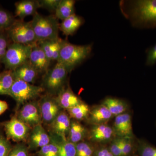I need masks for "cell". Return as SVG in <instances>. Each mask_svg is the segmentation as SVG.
Instances as JSON below:
<instances>
[{
  "mask_svg": "<svg viewBox=\"0 0 156 156\" xmlns=\"http://www.w3.org/2000/svg\"><path fill=\"white\" fill-rule=\"evenodd\" d=\"M76 156H93L96 148L91 142L82 141L76 144Z\"/></svg>",
  "mask_w": 156,
  "mask_h": 156,
  "instance_id": "4dcf8cb0",
  "label": "cell"
},
{
  "mask_svg": "<svg viewBox=\"0 0 156 156\" xmlns=\"http://www.w3.org/2000/svg\"><path fill=\"white\" fill-rule=\"evenodd\" d=\"M88 130L85 126L76 121H71L68 140L74 144L83 141L88 135Z\"/></svg>",
  "mask_w": 156,
  "mask_h": 156,
  "instance_id": "44dd1931",
  "label": "cell"
},
{
  "mask_svg": "<svg viewBox=\"0 0 156 156\" xmlns=\"http://www.w3.org/2000/svg\"><path fill=\"white\" fill-rule=\"evenodd\" d=\"M10 41L6 32H0V66L3 64V59L10 44Z\"/></svg>",
  "mask_w": 156,
  "mask_h": 156,
  "instance_id": "1f68e13d",
  "label": "cell"
},
{
  "mask_svg": "<svg viewBox=\"0 0 156 156\" xmlns=\"http://www.w3.org/2000/svg\"><path fill=\"white\" fill-rule=\"evenodd\" d=\"M56 97L62 109L66 110L83 102L69 87H65Z\"/></svg>",
  "mask_w": 156,
  "mask_h": 156,
  "instance_id": "d6986e66",
  "label": "cell"
},
{
  "mask_svg": "<svg viewBox=\"0 0 156 156\" xmlns=\"http://www.w3.org/2000/svg\"><path fill=\"white\" fill-rule=\"evenodd\" d=\"M27 139L29 148L36 149L48 144L50 141V136L41 124L31 128Z\"/></svg>",
  "mask_w": 156,
  "mask_h": 156,
  "instance_id": "9a60e30c",
  "label": "cell"
},
{
  "mask_svg": "<svg viewBox=\"0 0 156 156\" xmlns=\"http://www.w3.org/2000/svg\"><path fill=\"white\" fill-rule=\"evenodd\" d=\"M12 43L25 45H33L38 43L31 21L16 20L6 31Z\"/></svg>",
  "mask_w": 156,
  "mask_h": 156,
  "instance_id": "8992f818",
  "label": "cell"
},
{
  "mask_svg": "<svg viewBox=\"0 0 156 156\" xmlns=\"http://www.w3.org/2000/svg\"><path fill=\"white\" fill-rule=\"evenodd\" d=\"M92 50L91 45H75L65 40L57 62L63 65L70 72L90 55Z\"/></svg>",
  "mask_w": 156,
  "mask_h": 156,
  "instance_id": "7a4b0ae2",
  "label": "cell"
},
{
  "mask_svg": "<svg viewBox=\"0 0 156 156\" xmlns=\"http://www.w3.org/2000/svg\"><path fill=\"white\" fill-rule=\"evenodd\" d=\"M8 156H28V148L23 143H19L13 147Z\"/></svg>",
  "mask_w": 156,
  "mask_h": 156,
  "instance_id": "d590c367",
  "label": "cell"
},
{
  "mask_svg": "<svg viewBox=\"0 0 156 156\" xmlns=\"http://www.w3.org/2000/svg\"><path fill=\"white\" fill-rule=\"evenodd\" d=\"M83 23V18L74 14L62 20L59 24V29L65 35H72Z\"/></svg>",
  "mask_w": 156,
  "mask_h": 156,
  "instance_id": "7402d4cb",
  "label": "cell"
},
{
  "mask_svg": "<svg viewBox=\"0 0 156 156\" xmlns=\"http://www.w3.org/2000/svg\"><path fill=\"white\" fill-rule=\"evenodd\" d=\"M74 0H60L55 12V16L58 19L63 20L75 14Z\"/></svg>",
  "mask_w": 156,
  "mask_h": 156,
  "instance_id": "cb8c5ba5",
  "label": "cell"
},
{
  "mask_svg": "<svg viewBox=\"0 0 156 156\" xmlns=\"http://www.w3.org/2000/svg\"><path fill=\"white\" fill-rule=\"evenodd\" d=\"M108 147L115 156H122V138L115 137L110 143Z\"/></svg>",
  "mask_w": 156,
  "mask_h": 156,
  "instance_id": "e575fe53",
  "label": "cell"
},
{
  "mask_svg": "<svg viewBox=\"0 0 156 156\" xmlns=\"http://www.w3.org/2000/svg\"><path fill=\"white\" fill-rule=\"evenodd\" d=\"M28 60L39 74H44L50 69L51 61L37 43L33 45Z\"/></svg>",
  "mask_w": 156,
  "mask_h": 156,
  "instance_id": "5bb4252c",
  "label": "cell"
},
{
  "mask_svg": "<svg viewBox=\"0 0 156 156\" xmlns=\"http://www.w3.org/2000/svg\"><path fill=\"white\" fill-rule=\"evenodd\" d=\"M2 124L6 136L9 140L19 143L28 139L31 128L17 119L16 116Z\"/></svg>",
  "mask_w": 156,
  "mask_h": 156,
  "instance_id": "ba28073f",
  "label": "cell"
},
{
  "mask_svg": "<svg viewBox=\"0 0 156 156\" xmlns=\"http://www.w3.org/2000/svg\"><path fill=\"white\" fill-rule=\"evenodd\" d=\"M93 156H115L110 151L108 147L101 146L95 149Z\"/></svg>",
  "mask_w": 156,
  "mask_h": 156,
  "instance_id": "f35d334b",
  "label": "cell"
},
{
  "mask_svg": "<svg viewBox=\"0 0 156 156\" xmlns=\"http://www.w3.org/2000/svg\"><path fill=\"white\" fill-rule=\"evenodd\" d=\"M32 46L14 43L10 44L3 61L6 70H14L28 61Z\"/></svg>",
  "mask_w": 156,
  "mask_h": 156,
  "instance_id": "52a82bcc",
  "label": "cell"
},
{
  "mask_svg": "<svg viewBox=\"0 0 156 156\" xmlns=\"http://www.w3.org/2000/svg\"><path fill=\"white\" fill-rule=\"evenodd\" d=\"M114 116L105 105L102 104L93 106L90 108L88 117V122L92 126L107 124Z\"/></svg>",
  "mask_w": 156,
  "mask_h": 156,
  "instance_id": "2e32d148",
  "label": "cell"
},
{
  "mask_svg": "<svg viewBox=\"0 0 156 156\" xmlns=\"http://www.w3.org/2000/svg\"><path fill=\"white\" fill-rule=\"evenodd\" d=\"M38 101L42 121L50 125L62 110L55 96L47 94L41 98Z\"/></svg>",
  "mask_w": 156,
  "mask_h": 156,
  "instance_id": "30bf717a",
  "label": "cell"
},
{
  "mask_svg": "<svg viewBox=\"0 0 156 156\" xmlns=\"http://www.w3.org/2000/svg\"><path fill=\"white\" fill-rule=\"evenodd\" d=\"M12 147L10 140L0 132V156H9Z\"/></svg>",
  "mask_w": 156,
  "mask_h": 156,
  "instance_id": "d6a6232c",
  "label": "cell"
},
{
  "mask_svg": "<svg viewBox=\"0 0 156 156\" xmlns=\"http://www.w3.org/2000/svg\"><path fill=\"white\" fill-rule=\"evenodd\" d=\"M31 20L37 42L58 38L59 23L55 15L43 16L37 12Z\"/></svg>",
  "mask_w": 156,
  "mask_h": 156,
  "instance_id": "3957f363",
  "label": "cell"
},
{
  "mask_svg": "<svg viewBox=\"0 0 156 156\" xmlns=\"http://www.w3.org/2000/svg\"><path fill=\"white\" fill-rule=\"evenodd\" d=\"M136 148L139 156H156V147L144 140H137Z\"/></svg>",
  "mask_w": 156,
  "mask_h": 156,
  "instance_id": "f546056e",
  "label": "cell"
},
{
  "mask_svg": "<svg viewBox=\"0 0 156 156\" xmlns=\"http://www.w3.org/2000/svg\"><path fill=\"white\" fill-rule=\"evenodd\" d=\"M67 111L71 118L77 121H81L87 120L90 112V108L87 104L83 101L80 104Z\"/></svg>",
  "mask_w": 156,
  "mask_h": 156,
  "instance_id": "4316f807",
  "label": "cell"
},
{
  "mask_svg": "<svg viewBox=\"0 0 156 156\" xmlns=\"http://www.w3.org/2000/svg\"><path fill=\"white\" fill-rule=\"evenodd\" d=\"M13 72L15 79L30 84L34 83L35 82L39 74L29 60L17 68Z\"/></svg>",
  "mask_w": 156,
  "mask_h": 156,
  "instance_id": "ac0fdd59",
  "label": "cell"
},
{
  "mask_svg": "<svg viewBox=\"0 0 156 156\" xmlns=\"http://www.w3.org/2000/svg\"><path fill=\"white\" fill-rule=\"evenodd\" d=\"M15 80L13 71L5 70L0 73V95H9Z\"/></svg>",
  "mask_w": 156,
  "mask_h": 156,
  "instance_id": "d4e9b609",
  "label": "cell"
},
{
  "mask_svg": "<svg viewBox=\"0 0 156 156\" xmlns=\"http://www.w3.org/2000/svg\"><path fill=\"white\" fill-rule=\"evenodd\" d=\"M71 118L68 113L62 110L50 124V133L64 139H67L70 127Z\"/></svg>",
  "mask_w": 156,
  "mask_h": 156,
  "instance_id": "4fadbf2b",
  "label": "cell"
},
{
  "mask_svg": "<svg viewBox=\"0 0 156 156\" xmlns=\"http://www.w3.org/2000/svg\"><path fill=\"white\" fill-rule=\"evenodd\" d=\"M17 119L32 128L43 122L38 101H31L17 109L15 115Z\"/></svg>",
  "mask_w": 156,
  "mask_h": 156,
  "instance_id": "9c48e42d",
  "label": "cell"
},
{
  "mask_svg": "<svg viewBox=\"0 0 156 156\" xmlns=\"http://www.w3.org/2000/svg\"><path fill=\"white\" fill-rule=\"evenodd\" d=\"M41 86H37L15 79L14 84L9 93L17 104V109L20 106L34 100L44 91Z\"/></svg>",
  "mask_w": 156,
  "mask_h": 156,
  "instance_id": "5b68a950",
  "label": "cell"
},
{
  "mask_svg": "<svg viewBox=\"0 0 156 156\" xmlns=\"http://www.w3.org/2000/svg\"><path fill=\"white\" fill-rule=\"evenodd\" d=\"M87 137L91 142L102 144L110 143L116 136L112 126L104 124L92 126Z\"/></svg>",
  "mask_w": 156,
  "mask_h": 156,
  "instance_id": "8fae6325",
  "label": "cell"
},
{
  "mask_svg": "<svg viewBox=\"0 0 156 156\" xmlns=\"http://www.w3.org/2000/svg\"><path fill=\"white\" fill-rule=\"evenodd\" d=\"M15 20L14 16L11 13L0 8V32H6Z\"/></svg>",
  "mask_w": 156,
  "mask_h": 156,
  "instance_id": "f1b7e54d",
  "label": "cell"
},
{
  "mask_svg": "<svg viewBox=\"0 0 156 156\" xmlns=\"http://www.w3.org/2000/svg\"><path fill=\"white\" fill-rule=\"evenodd\" d=\"M63 65L57 62L45 73L42 78L41 87L49 95L56 96L65 87L69 73Z\"/></svg>",
  "mask_w": 156,
  "mask_h": 156,
  "instance_id": "277c9868",
  "label": "cell"
},
{
  "mask_svg": "<svg viewBox=\"0 0 156 156\" xmlns=\"http://www.w3.org/2000/svg\"><path fill=\"white\" fill-rule=\"evenodd\" d=\"M156 64V44L150 48L147 54L146 65L147 66H153Z\"/></svg>",
  "mask_w": 156,
  "mask_h": 156,
  "instance_id": "74e56055",
  "label": "cell"
},
{
  "mask_svg": "<svg viewBox=\"0 0 156 156\" xmlns=\"http://www.w3.org/2000/svg\"><path fill=\"white\" fill-rule=\"evenodd\" d=\"M101 104L108 108L115 117L125 113L128 109V103L125 101L115 98H106Z\"/></svg>",
  "mask_w": 156,
  "mask_h": 156,
  "instance_id": "603a6c76",
  "label": "cell"
},
{
  "mask_svg": "<svg viewBox=\"0 0 156 156\" xmlns=\"http://www.w3.org/2000/svg\"><path fill=\"white\" fill-rule=\"evenodd\" d=\"M65 40L58 37L53 40H45L38 42L45 54L50 61H58L62 47Z\"/></svg>",
  "mask_w": 156,
  "mask_h": 156,
  "instance_id": "e0dca14e",
  "label": "cell"
},
{
  "mask_svg": "<svg viewBox=\"0 0 156 156\" xmlns=\"http://www.w3.org/2000/svg\"><path fill=\"white\" fill-rule=\"evenodd\" d=\"M112 127L116 137H134L131 115L128 112L115 117Z\"/></svg>",
  "mask_w": 156,
  "mask_h": 156,
  "instance_id": "7c38bea8",
  "label": "cell"
},
{
  "mask_svg": "<svg viewBox=\"0 0 156 156\" xmlns=\"http://www.w3.org/2000/svg\"><path fill=\"white\" fill-rule=\"evenodd\" d=\"M128 16L134 25L144 28L156 27V0L132 1Z\"/></svg>",
  "mask_w": 156,
  "mask_h": 156,
  "instance_id": "6da1fadb",
  "label": "cell"
},
{
  "mask_svg": "<svg viewBox=\"0 0 156 156\" xmlns=\"http://www.w3.org/2000/svg\"><path fill=\"white\" fill-rule=\"evenodd\" d=\"M57 136L59 144V156H76V144L67 139Z\"/></svg>",
  "mask_w": 156,
  "mask_h": 156,
  "instance_id": "83f0119b",
  "label": "cell"
},
{
  "mask_svg": "<svg viewBox=\"0 0 156 156\" xmlns=\"http://www.w3.org/2000/svg\"><path fill=\"white\" fill-rule=\"evenodd\" d=\"M41 8H44L55 13L60 0H41L38 1Z\"/></svg>",
  "mask_w": 156,
  "mask_h": 156,
  "instance_id": "8d00e7d4",
  "label": "cell"
},
{
  "mask_svg": "<svg viewBox=\"0 0 156 156\" xmlns=\"http://www.w3.org/2000/svg\"><path fill=\"white\" fill-rule=\"evenodd\" d=\"M50 141L48 144L40 149L38 156H59V144L56 135L49 132Z\"/></svg>",
  "mask_w": 156,
  "mask_h": 156,
  "instance_id": "484cf974",
  "label": "cell"
},
{
  "mask_svg": "<svg viewBox=\"0 0 156 156\" xmlns=\"http://www.w3.org/2000/svg\"><path fill=\"white\" fill-rule=\"evenodd\" d=\"M15 15L20 20L27 16H34L37 13V10L40 7L38 1L23 0L15 3Z\"/></svg>",
  "mask_w": 156,
  "mask_h": 156,
  "instance_id": "ffe728a7",
  "label": "cell"
},
{
  "mask_svg": "<svg viewBox=\"0 0 156 156\" xmlns=\"http://www.w3.org/2000/svg\"><path fill=\"white\" fill-rule=\"evenodd\" d=\"M134 148V137L122 138V156H130Z\"/></svg>",
  "mask_w": 156,
  "mask_h": 156,
  "instance_id": "836d02e7",
  "label": "cell"
},
{
  "mask_svg": "<svg viewBox=\"0 0 156 156\" xmlns=\"http://www.w3.org/2000/svg\"><path fill=\"white\" fill-rule=\"evenodd\" d=\"M9 108V105L4 101L0 100V115L3 114Z\"/></svg>",
  "mask_w": 156,
  "mask_h": 156,
  "instance_id": "ab89813d",
  "label": "cell"
}]
</instances>
